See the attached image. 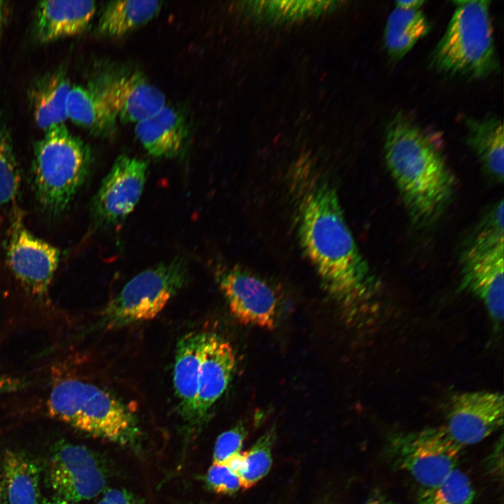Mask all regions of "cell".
I'll use <instances>...</instances> for the list:
<instances>
[{
    "instance_id": "6da1fadb",
    "label": "cell",
    "mask_w": 504,
    "mask_h": 504,
    "mask_svg": "<svg viewBox=\"0 0 504 504\" xmlns=\"http://www.w3.org/2000/svg\"><path fill=\"white\" fill-rule=\"evenodd\" d=\"M305 179L297 198L301 246L330 295L342 302L358 298L372 287V276L345 221L337 191L323 176Z\"/></svg>"
},
{
    "instance_id": "7a4b0ae2",
    "label": "cell",
    "mask_w": 504,
    "mask_h": 504,
    "mask_svg": "<svg viewBox=\"0 0 504 504\" xmlns=\"http://www.w3.org/2000/svg\"><path fill=\"white\" fill-rule=\"evenodd\" d=\"M384 151L387 168L412 216L422 223L436 218L451 198L454 181L433 140L398 113L386 125Z\"/></svg>"
},
{
    "instance_id": "3957f363",
    "label": "cell",
    "mask_w": 504,
    "mask_h": 504,
    "mask_svg": "<svg viewBox=\"0 0 504 504\" xmlns=\"http://www.w3.org/2000/svg\"><path fill=\"white\" fill-rule=\"evenodd\" d=\"M447 29L430 56L431 66L450 76L482 79L499 67L490 1H456Z\"/></svg>"
},
{
    "instance_id": "277c9868",
    "label": "cell",
    "mask_w": 504,
    "mask_h": 504,
    "mask_svg": "<svg viewBox=\"0 0 504 504\" xmlns=\"http://www.w3.org/2000/svg\"><path fill=\"white\" fill-rule=\"evenodd\" d=\"M90 167L84 144L64 125L46 132L34 147L33 176L36 199L50 215L64 211L83 186Z\"/></svg>"
},
{
    "instance_id": "5b68a950",
    "label": "cell",
    "mask_w": 504,
    "mask_h": 504,
    "mask_svg": "<svg viewBox=\"0 0 504 504\" xmlns=\"http://www.w3.org/2000/svg\"><path fill=\"white\" fill-rule=\"evenodd\" d=\"M49 414L73 427L111 441H122L136 432L127 405L109 391L76 378L55 383L47 400Z\"/></svg>"
},
{
    "instance_id": "8992f818",
    "label": "cell",
    "mask_w": 504,
    "mask_h": 504,
    "mask_svg": "<svg viewBox=\"0 0 504 504\" xmlns=\"http://www.w3.org/2000/svg\"><path fill=\"white\" fill-rule=\"evenodd\" d=\"M188 276V262L180 255L137 274L104 308L102 326L113 330L155 318Z\"/></svg>"
},
{
    "instance_id": "52a82bcc",
    "label": "cell",
    "mask_w": 504,
    "mask_h": 504,
    "mask_svg": "<svg viewBox=\"0 0 504 504\" xmlns=\"http://www.w3.org/2000/svg\"><path fill=\"white\" fill-rule=\"evenodd\" d=\"M461 446L444 426L393 435L388 453L393 464L410 473L427 491H432L454 468Z\"/></svg>"
},
{
    "instance_id": "ba28073f",
    "label": "cell",
    "mask_w": 504,
    "mask_h": 504,
    "mask_svg": "<svg viewBox=\"0 0 504 504\" xmlns=\"http://www.w3.org/2000/svg\"><path fill=\"white\" fill-rule=\"evenodd\" d=\"M215 276L231 314L239 323L267 330L276 328L278 298L267 282L237 266L219 267Z\"/></svg>"
},
{
    "instance_id": "9c48e42d",
    "label": "cell",
    "mask_w": 504,
    "mask_h": 504,
    "mask_svg": "<svg viewBox=\"0 0 504 504\" xmlns=\"http://www.w3.org/2000/svg\"><path fill=\"white\" fill-rule=\"evenodd\" d=\"M47 478L56 496L71 503L90 500L106 486L105 474L95 455L83 445L67 442L53 447Z\"/></svg>"
},
{
    "instance_id": "30bf717a",
    "label": "cell",
    "mask_w": 504,
    "mask_h": 504,
    "mask_svg": "<svg viewBox=\"0 0 504 504\" xmlns=\"http://www.w3.org/2000/svg\"><path fill=\"white\" fill-rule=\"evenodd\" d=\"M147 174L145 160L119 155L92 200L91 212L96 224L106 227L122 223L139 202Z\"/></svg>"
},
{
    "instance_id": "8fae6325",
    "label": "cell",
    "mask_w": 504,
    "mask_h": 504,
    "mask_svg": "<svg viewBox=\"0 0 504 504\" xmlns=\"http://www.w3.org/2000/svg\"><path fill=\"white\" fill-rule=\"evenodd\" d=\"M6 245L8 265L30 294L43 296L48 290L59 260V250L35 237L17 217Z\"/></svg>"
},
{
    "instance_id": "7c38bea8",
    "label": "cell",
    "mask_w": 504,
    "mask_h": 504,
    "mask_svg": "<svg viewBox=\"0 0 504 504\" xmlns=\"http://www.w3.org/2000/svg\"><path fill=\"white\" fill-rule=\"evenodd\" d=\"M503 396L499 392H460L450 399L444 426L461 447L478 443L503 424Z\"/></svg>"
},
{
    "instance_id": "4fadbf2b",
    "label": "cell",
    "mask_w": 504,
    "mask_h": 504,
    "mask_svg": "<svg viewBox=\"0 0 504 504\" xmlns=\"http://www.w3.org/2000/svg\"><path fill=\"white\" fill-rule=\"evenodd\" d=\"M503 244L467 242L461 255L462 285L497 322L503 319Z\"/></svg>"
},
{
    "instance_id": "5bb4252c",
    "label": "cell",
    "mask_w": 504,
    "mask_h": 504,
    "mask_svg": "<svg viewBox=\"0 0 504 504\" xmlns=\"http://www.w3.org/2000/svg\"><path fill=\"white\" fill-rule=\"evenodd\" d=\"M235 367L236 354L231 344L215 333L206 332L200 366L195 424L203 421L224 394Z\"/></svg>"
},
{
    "instance_id": "9a60e30c",
    "label": "cell",
    "mask_w": 504,
    "mask_h": 504,
    "mask_svg": "<svg viewBox=\"0 0 504 504\" xmlns=\"http://www.w3.org/2000/svg\"><path fill=\"white\" fill-rule=\"evenodd\" d=\"M96 90L125 122L137 123L166 105L164 93L138 74L114 78Z\"/></svg>"
},
{
    "instance_id": "2e32d148",
    "label": "cell",
    "mask_w": 504,
    "mask_h": 504,
    "mask_svg": "<svg viewBox=\"0 0 504 504\" xmlns=\"http://www.w3.org/2000/svg\"><path fill=\"white\" fill-rule=\"evenodd\" d=\"M206 332L192 331L183 336L175 351L173 382L179 412L195 424L196 405L202 345Z\"/></svg>"
},
{
    "instance_id": "e0dca14e",
    "label": "cell",
    "mask_w": 504,
    "mask_h": 504,
    "mask_svg": "<svg viewBox=\"0 0 504 504\" xmlns=\"http://www.w3.org/2000/svg\"><path fill=\"white\" fill-rule=\"evenodd\" d=\"M96 6L93 1H46L37 6L35 33L42 43L82 32L88 25Z\"/></svg>"
},
{
    "instance_id": "ac0fdd59",
    "label": "cell",
    "mask_w": 504,
    "mask_h": 504,
    "mask_svg": "<svg viewBox=\"0 0 504 504\" xmlns=\"http://www.w3.org/2000/svg\"><path fill=\"white\" fill-rule=\"evenodd\" d=\"M135 133L148 153L157 158L177 156L186 136L183 117L174 108L167 105L136 123Z\"/></svg>"
},
{
    "instance_id": "d6986e66",
    "label": "cell",
    "mask_w": 504,
    "mask_h": 504,
    "mask_svg": "<svg viewBox=\"0 0 504 504\" xmlns=\"http://www.w3.org/2000/svg\"><path fill=\"white\" fill-rule=\"evenodd\" d=\"M2 466L8 504H41L40 468L32 458L22 451L7 449Z\"/></svg>"
},
{
    "instance_id": "ffe728a7",
    "label": "cell",
    "mask_w": 504,
    "mask_h": 504,
    "mask_svg": "<svg viewBox=\"0 0 504 504\" xmlns=\"http://www.w3.org/2000/svg\"><path fill=\"white\" fill-rule=\"evenodd\" d=\"M466 141L486 172L497 182L503 180L504 138L501 120L490 115L468 118Z\"/></svg>"
},
{
    "instance_id": "44dd1931",
    "label": "cell",
    "mask_w": 504,
    "mask_h": 504,
    "mask_svg": "<svg viewBox=\"0 0 504 504\" xmlns=\"http://www.w3.org/2000/svg\"><path fill=\"white\" fill-rule=\"evenodd\" d=\"M72 86L62 71L49 74L35 85L32 92L34 118L45 132L64 125L67 118V102Z\"/></svg>"
},
{
    "instance_id": "7402d4cb",
    "label": "cell",
    "mask_w": 504,
    "mask_h": 504,
    "mask_svg": "<svg viewBox=\"0 0 504 504\" xmlns=\"http://www.w3.org/2000/svg\"><path fill=\"white\" fill-rule=\"evenodd\" d=\"M430 28L429 20L420 8L396 7L388 15L384 32L387 54L393 60L403 58Z\"/></svg>"
},
{
    "instance_id": "603a6c76",
    "label": "cell",
    "mask_w": 504,
    "mask_h": 504,
    "mask_svg": "<svg viewBox=\"0 0 504 504\" xmlns=\"http://www.w3.org/2000/svg\"><path fill=\"white\" fill-rule=\"evenodd\" d=\"M67 118L95 134H111L117 116L96 90L73 86L67 102Z\"/></svg>"
},
{
    "instance_id": "cb8c5ba5",
    "label": "cell",
    "mask_w": 504,
    "mask_h": 504,
    "mask_svg": "<svg viewBox=\"0 0 504 504\" xmlns=\"http://www.w3.org/2000/svg\"><path fill=\"white\" fill-rule=\"evenodd\" d=\"M161 7L160 1H111L100 16L98 29L106 36L123 35L152 20Z\"/></svg>"
},
{
    "instance_id": "d4e9b609",
    "label": "cell",
    "mask_w": 504,
    "mask_h": 504,
    "mask_svg": "<svg viewBox=\"0 0 504 504\" xmlns=\"http://www.w3.org/2000/svg\"><path fill=\"white\" fill-rule=\"evenodd\" d=\"M275 440L272 428L263 433L247 451L243 454V468L239 475L241 489L255 486L270 471L272 463V451Z\"/></svg>"
},
{
    "instance_id": "484cf974",
    "label": "cell",
    "mask_w": 504,
    "mask_h": 504,
    "mask_svg": "<svg viewBox=\"0 0 504 504\" xmlns=\"http://www.w3.org/2000/svg\"><path fill=\"white\" fill-rule=\"evenodd\" d=\"M474 496L470 479L456 468L431 491L433 504H473Z\"/></svg>"
},
{
    "instance_id": "4316f807",
    "label": "cell",
    "mask_w": 504,
    "mask_h": 504,
    "mask_svg": "<svg viewBox=\"0 0 504 504\" xmlns=\"http://www.w3.org/2000/svg\"><path fill=\"white\" fill-rule=\"evenodd\" d=\"M20 172L9 141L0 136V204L13 201L20 186Z\"/></svg>"
},
{
    "instance_id": "83f0119b",
    "label": "cell",
    "mask_w": 504,
    "mask_h": 504,
    "mask_svg": "<svg viewBox=\"0 0 504 504\" xmlns=\"http://www.w3.org/2000/svg\"><path fill=\"white\" fill-rule=\"evenodd\" d=\"M247 430L242 423L224 431L217 438L214 449L213 463H221L241 452Z\"/></svg>"
},
{
    "instance_id": "f1b7e54d",
    "label": "cell",
    "mask_w": 504,
    "mask_h": 504,
    "mask_svg": "<svg viewBox=\"0 0 504 504\" xmlns=\"http://www.w3.org/2000/svg\"><path fill=\"white\" fill-rule=\"evenodd\" d=\"M206 482L218 493L230 494L241 489L239 475L223 463H213L208 470Z\"/></svg>"
},
{
    "instance_id": "f546056e",
    "label": "cell",
    "mask_w": 504,
    "mask_h": 504,
    "mask_svg": "<svg viewBox=\"0 0 504 504\" xmlns=\"http://www.w3.org/2000/svg\"><path fill=\"white\" fill-rule=\"evenodd\" d=\"M97 504H141L134 496L124 489L108 490Z\"/></svg>"
},
{
    "instance_id": "4dcf8cb0",
    "label": "cell",
    "mask_w": 504,
    "mask_h": 504,
    "mask_svg": "<svg viewBox=\"0 0 504 504\" xmlns=\"http://www.w3.org/2000/svg\"><path fill=\"white\" fill-rule=\"evenodd\" d=\"M21 379L0 372V396L17 391L24 386Z\"/></svg>"
},
{
    "instance_id": "1f68e13d",
    "label": "cell",
    "mask_w": 504,
    "mask_h": 504,
    "mask_svg": "<svg viewBox=\"0 0 504 504\" xmlns=\"http://www.w3.org/2000/svg\"><path fill=\"white\" fill-rule=\"evenodd\" d=\"M424 3L422 0H402L395 2L396 7L406 10L420 8Z\"/></svg>"
},
{
    "instance_id": "d6a6232c",
    "label": "cell",
    "mask_w": 504,
    "mask_h": 504,
    "mask_svg": "<svg viewBox=\"0 0 504 504\" xmlns=\"http://www.w3.org/2000/svg\"><path fill=\"white\" fill-rule=\"evenodd\" d=\"M365 504H394L392 501L382 496H374L370 498Z\"/></svg>"
},
{
    "instance_id": "836d02e7",
    "label": "cell",
    "mask_w": 504,
    "mask_h": 504,
    "mask_svg": "<svg viewBox=\"0 0 504 504\" xmlns=\"http://www.w3.org/2000/svg\"><path fill=\"white\" fill-rule=\"evenodd\" d=\"M41 504H71V503L60 498L56 496L43 498L41 501Z\"/></svg>"
},
{
    "instance_id": "e575fe53",
    "label": "cell",
    "mask_w": 504,
    "mask_h": 504,
    "mask_svg": "<svg viewBox=\"0 0 504 504\" xmlns=\"http://www.w3.org/2000/svg\"><path fill=\"white\" fill-rule=\"evenodd\" d=\"M422 504H433L431 500V491L430 493H426L424 496V500L423 501Z\"/></svg>"
},
{
    "instance_id": "d590c367",
    "label": "cell",
    "mask_w": 504,
    "mask_h": 504,
    "mask_svg": "<svg viewBox=\"0 0 504 504\" xmlns=\"http://www.w3.org/2000/svg\"><path fill=\"white\" fill-rule=\"evenodd\" d=\"M3 1H0V34H1V29L3 22Z\"/></svg>"
},
{
    "instance_id": "8d00e7d4",
    "label": "cell",
    "mask_w": 504,
    "mask_h": 504,
    "mask_svg": "<svg viewBox=\"0 0 504 504\" xmlns=\"http://www.w3.org/2000/svg\"><path fill=\"white\" fill-rule=\"evenodd\" d=\"M2 494H3V484H2V479L1 477V475H0V504H1Z\"/></svg>"
}]
</instances>
